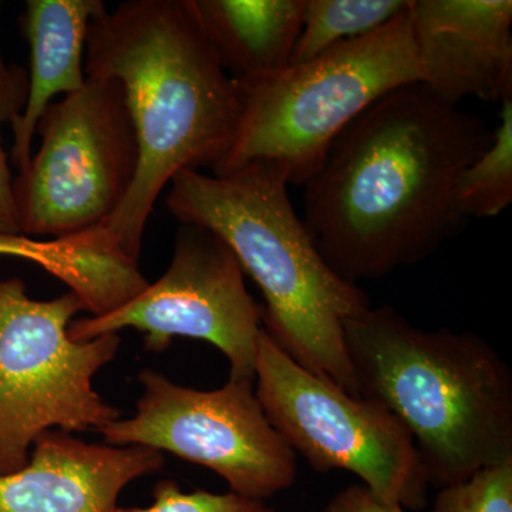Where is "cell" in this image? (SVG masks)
<instances>
[{
    "label": "cell",
    "mask_w": 512,
    "mask_h": 512,
    "mask_svg": "<svg viewBox=\"0 0 512 512\" xmlns=\"http://www.w3.org/2000/svg\"><path fill=\"white\" fill-rule=\"evenodd\" d=\"M491 138L485 121L424 84L386 94L303 185V222L320 254L355 285L429 258L466 222L458 183Z\"/></svg>",
    "instance_id": "1"
},
{
    "label": "cell",
    "mask_w": 512,
    "mask_h": 512,
    "mask_svg": "<svg viewBox=\"0 0 512 512\" xmlns=\"http://www.w3.org/2000/svg\"><path fill=\"white\" fill-rule=\"evenodd\" d=\"M40 147L13 181L20 231L36 239L106 227L136 178L138 144L120 83L87 77L49 104Z\"/></svg>",
    "instance_id": "8"
},
{
    "label": "cell",
    "mask_w": 512,
    "mask_h": 512,
    "mask_svg": "<svg viewBox=\"0 0 512 512\" xmlns=\"http://www.w3.org/2000/svg\"><path fill=\"white\" fill-rule=\"evenodd\" d=\"M410 0H305L301 32L291 63L309 62L340 43L376 32L399 16Z\"/></svg>",
    "instance_id": "16"
},
{
    "label": "cell",
    "mask_w": 512,
    "mask_h": 512,
    "mask_svg": "<svg viewBox=\"0 0 512 512\" xmlns=\"http://www.w3.org/2000/svg\"><path fill=\"white\" fill-rule=\"evenodd\" d=\"M225 72L258 79L289 66L305 0H188Z\"/></svg>",
    "instance_id": "15"
},
{
    "label": "cell",
    "mask_w": 512,
    "mask_h": 512,
    "mask_svg": "<svg viewBox=\"0 0 512 512\" xmlns=\"http://www.w3.org/2000/svg\"><path fill=\"white\" fill-rule=\"evenodd\" d=\"M106 12L101 0H28L20 18L30 47L28 99L12 121V158L29 164L37 124L53 99L79 92L86 83L84 57L90 23Z\"/></svg>",
    "instance_id": "13"
},
{
    "label": "cell",
    "mask_w": 512,
    "mask_h": 512,
    "mask_svg": "<svg viewBox=\"0 0 512 512\" xmlns=\"http://www.w3.org/2000/svg\"><path fill=\"white\" fill-rule=\"evenodd\" d=\"M2 5V3H0ZM9 73V67L5 66V63H3L2 59V53H0V83L3 82V80L6 79V76H8Z\"/></svg>",
    "instance_id": "22"
},
{
    "label": "cell",
    "mask_w": 512,
    "mask_h": 512,
    "mask_svg": "<svg viewBox=\"0 0 512 512\" xmlns=\"http://www.w3.org/2000/svg\"><path fill=\"white\" fill-rule=\"evenodd\" d=\"M289 185L284 168L265 160L224 175L187 170L171 181L167 207L234 252L264 296L262 328L286 355L359 396L343 326L369 308V298L320 254Z\"/></svg>",
    "instance_id": "3"
},
{
    "label": "cell",
    "mask_w": 512,
    "mask_h": 512,
    "mask_svg": "<svg viewBox=\"0 0 512 512\" xmlns=\"http://www.w3.org/2000/svg\"><path fill=\"white\" fill-rule=\"evenodd\" d=\"M326 512H406L396 504H387L376 498L363 485H350L329 501Z\"/></svg>",
    "instance_id": "21"
},
{
    "label": "cell",
    "mask_w": 512,
    "mask_h": 512,
    "mask_svg": "<svg viewBox=\"0 0 512 512\" xmlns=\"http://www.w3.org/2000/svg\"><path fill=\"white\" fill-rule=\"evenodd\" d=\"M163 466L153 448L86 443L50 430L22 470L0 476V512H130L119 505L124 488Z\"/></svg>",
    "instance_id": "12"
},
{
    "label": "cell",
    "mask_w": 512,
    "mask_h": 512,
    "mask_svg": "<svg viewBox=\"0 0 512 512\" xmlns=\"http://www.w3.org/2000/svg\"><path fill=\"white\" fill-rule=\"evenodd\" d=\"M82 311L76 293L36 301L22 279L0 281V476L22 470L47 431H100L120 419L93 380L116 357L121 340L117 333L86 342L70 338Z\"/></svg>",
    "instance_id": "6"
},
{
    "label": "cell",
    "mask_w": 512,
    "mask_h": 512,
    "mask_svg": "<svg viewBox=\"0 0 512 512\" xmlns=\"http://www.w3.org/2000/svg\"><path fill=\"white\" fill-rule=\"evenodd\" d=\"M421 84L447 103L512 96L510 0H412Z\"/></svg>",
    "instance_id": "11"
},
{
    "label": "cell",
    "mask_w": 512,
    "mask_h": 512,
    "mask_svg": "<svg viewBox=\"0 0 512 512\" xmlns=\"http://www.w3.org/2000/svg\"><path fill=\"white\" fill-rule=\"evenodd\" d=\"M254 387L266 419L313 470L349 471L383 503L412 511L426 507L429 477L397 417L303 369L264 329L256 348Z\"/></svg>",
    "instance_id": "7"
},
{
    "label": "cell",
    "mask_w": 512,
    "mask_h": 512,
    "mask_svg": "<svg viewBox=\"0 0 512 512\" xmlns=\"http://www.w3.org/2000/svg\"><path fill=\"white\" fill-rule=\"evenodd\" d=\"M0 256L45 269L82 299L92 316L106 315L144 291L150 282L140 265L100 227L72 237L36 239L0 231Z\"/></svg>",
    "instance_id": "14"
},
{
    "label": "cell",
    "mask_w": 512,
    "mask_h": 512,
    "mask_svg": "<svg viewBox=\"0 0 512 512\" xmlns=\"http://www.w3.org/2000/svg\"><path fill=\"white\" fill-rule=\"evenodd\" d=\"M410 3L370 35L269 76L237 80L241 120L212 174L265 160L281 165L289 184L305 185L357 117L386 94L423 80Z\"/></svg>",
    "instance_id": "5"
},
{
    "label": "cell",
    "mask_w": 512,
    "mask_h": 512,
    "mask_svg": "<svg viewBox=\"0 0 512 512\" xmlns=\"http://www.w3.org/2000/svg\"><path fill=\"white\" fill-rule=\"evenodd\" d=\"M356 392L406 427L430 485L512 460L511 367L471 332L426 330L392 306L343 326Z\"/></svg>",
    "instance_id": "4"
},
{
    "label": "cell",
    "mask_w": 512,
    "mask_h": 512,
    "mask_svg": "<svg viewBox=\"0 0 512 512\" xmlns=\"http://www.w3.org/2000/svg\"><path fill=\"white\" fill-rule=\"evenodd\" d=\"M138 380L136 413L99 431L109 446L167 451L210 468L232 493L255 500L295 484V451L266 419L254 382L229 379L221 389L197 390L154 370Z\"/></svg>",
    "instance_id": "9"
},
{
    "label": "cell",
    "mask_w": 512,
    "mask_h": 512,
    "mask_svg": "<svg viewBox=\"0 0 512 512\" xmlns=\"http://www.w3.org/2000/svg\"><path fill=\"white\" fill-rule=\"evenodd\" d=\"M136 329L148 352L161 353L175 338L211 343L229 363V379L255 383L262 306L245 285L241 264L210 229L181 224L165 274L106 315L74 320L70 338L86 342Z\"/></svg>",
    "instance_id": "10"
},
{
    "label": "cell",
    "mask_w": 512,
    "mask_h": 512,
    "mask_svg": "<svg viewBox=\"0 0 512 512\" xmlns=\"http://www.w3.org/2000/svg\"><path fill=\"white\" fill-rule=\"evenodd\" d=\"M153 504L131 508L130 512H278L265 501L244 497L229 491L214 494L210 491L183 493L173 480L158 481L153 491Z\"/></svg>",
    "instance_id": "19"
},
{
    "label": "cell",
    "mask_w": 512,
    "mask_h": 512,
    "mask_svg": "<svg viewBox=\"0 0 512 512\" xmlns=\"http://www.w3.org/2000/svg\"><path fill=\"white\" fill-rule=\"evenodd\" d=\"M500 126L473 161L457 188V208L464 220L493 218L512 202V96L501 101Z\"/></svg>",
    "instance_id": "17"
},
{
    "label": "cell",
    "mask_w": 512,
    "mask_h": 512,
    "mask_svg": "<svg viewBox=\"0 0 512 512\" xmlns=\"http://www.w3.org/2000/svg\"><path fill=\"white\" fill-rule=\"evenodd\" d=\"M431 512H512V460L440 488Z\"/></svg>",
    "instance_id": "18"
},
{
    "label": "cell",
    "mask_w": 512,
    "mask_h": 512,
    "mask_svg": "<svg viewBox=\"0 0 512 512\" xmlns=\"http://www.w3.org/2000/svg\"><path fill=\"white\" fill-rule=\"evenodd\" d=\"M86 77L123 89L138 144L136 178L106 227L138 262L161 192L187 170H214L241 120V92L205 39L188 0H128L87 33Z\"/></svg>",
    "instance_id": "2"
},
{
    "label": "cell",
    "mask_w": 512,
    "mask_h": 512,
    "mask_svg": "<svg viewBox=\"0 0 512 512\" xmlns=\"http://www.w3.org/2000/svg\"><path fill=\"white\" fill-rule=\"evenodd\" d=\"M29 77L20 66H10L8 76L0 83V231L22 234L18 208L13 195L8 156L2 146V126L12 123L22 113L28 99Z\"/></svg>",
    "instance_id": "20"
}]
</instances>
